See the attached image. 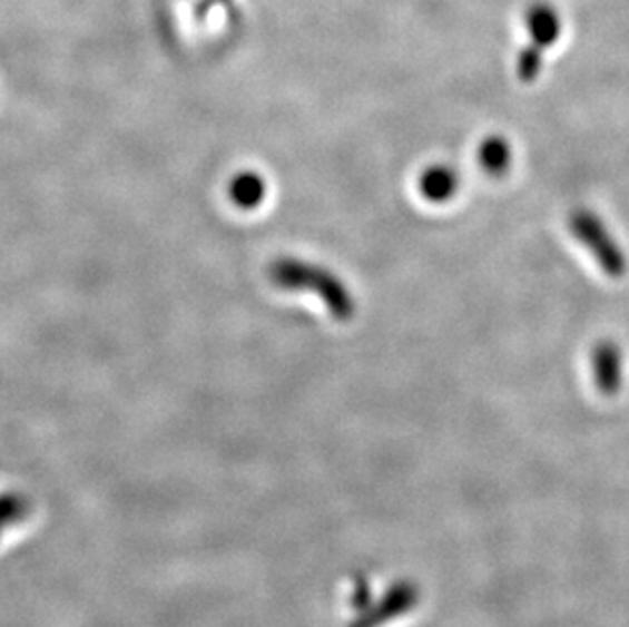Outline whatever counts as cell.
<instances>
[{
	"label": "cell",
	"mask_w": 629,
	"mask_h": 627,
	"mask_svg": "<svg viewBox=\"0 0 629 627\" xmlns=\"http://www.w3.org/2000/svg\"><path fill=\"white\" fill-rule=\"evenodd\" d=\"M269 280L287 292H314L331 316L348 322L355 316V297L336 273L296 257H282L269 265Z\"/></svg>",
	"instance_id": "1"
},
{
	"label": "cell",
	"mask_w": 629,
	"mask_h": 627,
	"mask_svg": "<svg viewBox=\"0 0 629 627\" xmlns=\"http://www.w3.org/2000/svg\"><path fill=\"white\" fill-rule=\"evenodd\" d=\"M570 233L581 243L584 249L593 255L597 265L603 272L619 280L628 273V257L619 247L618 241L611 237L606 223L597 214L579 208L570 214Z\"/></svg>",
	"instance_id": "2"
},
{
	"label": "cell",
	"mask_w": 629,
	"mask_h": 627,
	"mask_svg": "<svg viewBox=\"0 0 629 627\" xmlns=\"http://www.w3.org/2000/svg\"><path fill=\"white\" fill-rule=\"evenodd\" d=\"M591 369L597 390L607 398L616 395L623 383V353L613 341L594 344Z\"/></svg>",
	"instance_id": "3"
},
{
	"label": "cell",
	"mask_w": 629,
	"mask_h": 627,
	"mask_svg": "<svg viewBox=\"0 0 629 627\" xmlns=\"http://www.w3.org/2000/svg\"><path fill=\"white\" fill-rule=\"evenodd\" d=\"M461 188V176L454 167L446 164L430 166L417 178V189L422 198L432 204H446L451 202Z\"/></svg>",
	"instance_id": "4"
},
{
	"label": "cell",
	"mask_w": 629,
	"mask_h": 627,
	"mask_svg": "<svg viewBox=\"0 0 629 627\" xmlns=\"http://www.w3.org/2000/svg\"><path fill=\"white\" fill-rule=\"evenodd\" d=\"M476 159H479L481 169L491 178L505 176L510 172L511 161H513L510 141L499 137V135H491L479 145Z\"/></svg>",
	"instance_id": "5"
},
{
	"label": "cell",
	"mask_w": 629,
	"mask_h": 627,
	"mask_svg": "<svg viewBox=\"0 0 629 627\" xmlns=\"http://www.w3.org/2000/svg\"><path fill=\"white\" fill-rule=\"evenodd\" d=\"M228 194H230V200L235 202L238 208L253 210V208L262 206L263 200H265L267 184H265L262 174H257V172H240L230 182Z\"/></svg>",
	"instance_id": "6"
},
{
	"label": "cell",
	"mask_w": 629,
	"mask_h": 627,
	"mask_svg": "<svg viewBox=\"0 0 629 627\" xmlns=\"http://www.w3.org/2000/svg\"><path fill=\"white\" fill-rule=\"evenodd\" d=\"M530 31L538 46H550L559 37V21L554 14L547 11H538L530 17Z\"/></svg>",
	"instance_id": "7"
},
{
	"label": "cell",
	"mask_w": 629,
	"mask_h": 627,
	"mask_svg": "<svg viewBox=\"0 0 629 627\" xmlns=\"http://www.w3.org/2000/svg\"><path fill=\"white\" fill-rule=\"evenodd\" d=\"M542 68V56L540 49L528 48L523 49L520 60H518V76L522 78L523 82H532L538 78Z\"/></svg>",
	"instance_id": "8"
}]
</instances>
